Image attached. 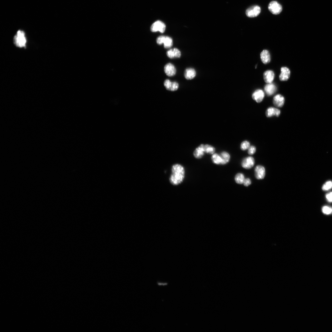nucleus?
<instances>
[{
	"instance_id": "nucleus-1",
	"label": "nucleus",
	"mask_w": 332,
	"mask_h": 332,
	"mask_svg": "<svg viewBox=\"0 0 332 332\" xmlns=\"http://www.w3.org/2000/svg\"><path fill=\"white\" fill-rule=\"evenodd\" d=\"M171 171L169 178L170 183L175 186L181 184L185 177V171L184 167L180 164H175L172 166Z\"/></svg>"
},
{
	"instance_id": "nucleus-2",
	"label": "nucleus",
	"mask_w": 332,
	"mask_h": 332,
	"mask_svg": "<svg viewBox=\"0 0 332 332\" xmlns=\"http://www.w3.org/2000/svg\"><path fill=\"white\" fill-rule=\"evenodd\" d=\"M26 40L24 32L21 30L17 32L14 38V42L17 46L22 47L26 46Z\"/></svg>"
},
{
	"instance_id": "nucleus-3",
	"label": "nucleus",
	"mask_w": 332,
	"mask_h": 332,
	"mask_svg": "<svg viewBox=\"0 0 332 332\" xmlns=\"http://www.w3.org/2000/svg\"><path fill=\"white\" fill-rule=\"evenodd\" d=\"M156 42L159 45L163 43L164 47L166 49L171 47L173 44L172 39L170 37L165 36L158 37L156 39Z\"/></svg>"
},
{
	"instance_id": "nucleus-4",
	"label": "nucleus",
	"mask_w": 332,
	"mask_h": 332,
	"mask_svg": "<svg viewBox=\"0 0 332 332\" xmlns=\"http://www.w3.org/2000/svg\"><path fill=\"white\" fill-rule=\"evenodd\" d=\"M268 9L271 13L275 15L279 14L283 9L282 6L276 1L271 2L268 5Z\"/></svg>"
},
{
	"instance_id": "nucleus-5",
	"label": "nucleus",
	"mask_w": 332,
	"mask_h": 332,
	"mask_svg": "<svg viewBox=\"0 0 332 332\" xmlns=\"http://www.w3.org/2000/svg\"><path fill=\"white\" fill-rule=\"evenodd\" d=\"M261 8L258 5L253 6L247 9L246 11V15L250 18L257 16L261 12Z\"/></svg>"
},
{
	"instance_id": "nucleus-6",
	"label": "nucleus",
	"mask_w": 332,
	"mask_h": 332,
	"mask_svg": "<svg viewBox=\"0 0 332 332\" xmlns=\"http://www.w3.org/2000/svg\"><path fill=\"white\" fill-rule=\"evenodd\" d=\"M165 25L162 22L158 20L153 23L151 26L150 29L152 32L159 31L163 33L165 30Z\"/></svg>"
},
{
	"instance_id": "nucleus-7",
	"label": "nucleus",
	"mask_w": 332,
	"mask_h": 332,
	"mask_svg": "<svg viewBox=\"0 0 332 332\" xmlns=\"http://www.w3.org/2000/svg\"><path fill=\"white\" fill-rule=\"evenodd\" d=\"M255 160L252 156H248L244 158L241 163L242 166L246 169H249L252 168L255 164Z\"/></svg>"
},
{
	"instance_id": "nucleus-8",
	"label": "nucleus",
	"mask_w": 332,
	"mask_h": 332,
	"mask_svg": "<svg viewBox=\"0 0 332 332\" xmlns=\"http://www.w3.org/2000/svg\"><path fill=\"white\" fill-rule=\"evenodd\" d=\"M265 175V170L264 167L262 165L257 166L255 169V176L258 180L263 179Z\"/></svg>"
},
{
	"instance_id": "nucleus-9",
	"label": "nucleus",
	"mask_w": 332,
	"mask_h": 332,
	"mask_svg": "<svg viewBox=\"0 0 332 332\" xmlns=\"http://www.w3.org/2000/svg\"><path fill=\"white\" fill-rule=\"evenodd\" d=\"M164 85L167 90L172 91L176 90L179 87L178 83L171 82L168 79H166L164 81Z\"/></svg>"
},
{
	"instance_id": "nucleus-10",
	"label": "nucleus",
	"mask_w": 332,
	"mask_h": 332,
	"mask_svg": "<svg viewBox=\"0 0 332 332\" xmlns=\"http://www.w3.org/2000/svg\"><path fill=\"white\" fill-rule=\"evenodd\" d=\"M164 71L166 74L168 76L171 77L174 76L176 72V69L174 66L170 63L166 64L164 67Z\"/></svg>"
},
{
	"instance_id": "nucleus-11",
	"label": "nucleus",
	"mask_w": 332,
	"mask_h": 332,
	"mask_svg": "<svg viewBox=\"0 0 332 332\" xmlns=\"http://www.w3.org/2000/svg\"><path fill=\"white\" fill-rule=\"evenodd\" d=\"M252 98L258 103L260 102L263 99L264 93L263 91L260 89L256 90L252 94Z\"/></svg>"
},
{
	"instance_id": "nucleus-12",
	"label": "nucleus",
	"mask_w": 332,
	"mask_h": 332,
	"mask_svg": "<svg viewBox=\"0 0 332 332\" xmlns=\"http://www.w3.org/2000/svg\"><path fill=\"white\" fill-rule=\"evenodd\" d=\"M281 73L279 76V79L281 81H286L289 78L290 75V71L287 67H283L281 68Z\"/></svg>"
},
{
	"instance_id": "nucleus-13",
	"label": "nucleus",
	"mask_w": 332,
	"mask_h": 332,
	"mask_svg": "<svg viewBox=\"0 0 332 332\" xmlns=\"http://www.w3.org/2000/svg\"><path fill=\"white\" fill-rule=\"evenodd\" d=\"M204 153V145L201 144L195 149L193 155L195 158L200 159L203 157Z\"/></svg>"
},
{
	"instance_id": "nucleus-14",
	"label": "nucleus",
	"mask_w": 332,
	"mask_h": 332,
	"mask_svg": "<svg viewBox=\"0 0 332 332\" xmlns=\"http://www.w3.org/2000/svg\"><path fill=\"white\" fill-rule=\"evenodd\" d=\"M284 97L280 94L276 95L273 98V104L277 107H282L284 104Z\"/></svg>"
},
{
	"instance_id": "nucleus-15",
	"label": "nucleus",
	"mask_w": 332,
	"mask_h": 332,
	"mask_svg": "<svg viewBox=\"0 0 332 332\" xmlns=\"http://www.w3.org/2000/svg\"><path fill=\"white\" fill-rule=\"evenodd\" d=\"M263 77L264 80L266 83H271L274 79L275 74L272 71L268 70L264 73Z\"/></svg>"
},
{
	"instance_id": "nucleus-16",
	"label": "nucleus",
	"mask_w": 332,
	"mask_h": 332,
	"mask_svg": "<svg viewBox=\"0 0 332 332\" xmlns=\"http://www.w3.org/2000/svg\"><path fill=\"white\" fill-rule=\"evenodd\" d=\"M264 89L267 95L270 96L275 93L277 89V87L274 84L271 83H268L266 85Z\"/></svg>"
},
{
	"instance_id": "nucleus-17",
	"label": "nucleus",
	"mask_w": 332,
	"mask_h": 332,
	"mask_svg": "<svg viewBox=\"0 0 332 332\" xmlns=\"http://www.w3.org/2000/svg\"><path fill=\"white\" fill-rule=\"evenodd\" d=\"M167 55L170 58H179L181 56V53L178 49L174 48L168 51L167 52Z\"/></svg>"
},
{
	"instance_id": "nucleus-18",
	"label": "nucleus",
	"mask_w": 332,
	"mask_h": 332,
	"mask_svg": "<svg viewBox=\"0 0 332 332\" xmlns=\"http://www.w3.org/2000/svg\"><path fill=\"white\" fill-rule=\"evenodd\" d=\"M196 75V71L193 68H188L185 70L184 73V77L187 80L193 79L195 77Z\"/></svg>"
},
{
	"instance_id": "nucleus-19",
	"label": "nucleus",
	"mask_w": 332,
	"mask_h": 332,
	"mask_svg": "<svg viewBox=\"0 0 332 332\" xmlns=\"http://www.w3.org/2000/svg\"><path fill=\"white\" fill-rule=\"evenodd\" d=\"M280 113V110L277 108L270 107L267 110L266 115L267 117H270L274 116L278 117Z\"/></svg>"
},
{
	"instance_id": "nucleus-20",
	"label": "nucleus",
	"mask_w": 332,
	"mask_h": 332,
	"mask_svg": "<svg viewBox=\"0 0 332 332\" xmlns=\"http://www.w3.org/2000/svg\"><path fill=\"white\" fill-rule=\"evenodd\" d=\"M260 58L264 64L269 63L271 60L270 54L267 50H263L260 53Z\"/></svg>"
},
{
	"instance_id": "nucleus-21",
	"label": "nucleus",
	"mask_w": 332,
	"mask_h": 332,
	"mask_svg": "<svg viewBox=\"0 0 332 332\" xmlns=\"http://www.w3.org/2000/svg\"><path fill=\"white\" fill-rule=\"evenodd\" d=\"M220 155L222 159L221 165H225L228 163L231 158L230 155L225 151L221 152Z\"/></svg>"
},
{
	"instance_id": "nucleus-22",
	"label": "nucleus",
	"mask_w": 332,
	"mask_h": 332,
	"mask_svg": "<svg viewBox=\"0 0 332 332\" xmlns=\"http://www.w3.org/2000/svg\"><path fill=\"white\" fill-rule=\"evenodd\" d=\"M211 159L212 162L214 164L221 165L222 159L220 154L216 153H214L211 157Z\"/></svg>"
},
{
	"instance_id": "nucleus-23",
	"label": "nucleus",
	"mask_w": 332,
	"mask_h": 332,
	"mask_svg": "<svg viewBox=\"0 0 332 332\" xmlns=\"http://www.w3.org/2000/svg\"><path fill=\"white\" fill-rule=\"evenodd\" d=\"M245 179L244 175L241 173H237L235 177V182L239 184H243Z\"/></svg>"
},
{
	"instance_id": "nucleus-24",
	"label": "nucleus",
	"mask_w": 332,
	"mask_h": 332,
	"mask_svg": "<svg viewBox=\"0 0 332 332\" xmlns=\"http://www.w3.org/2000/svg\"><path fill=\"white\" fill-rule=\"evenodd\" d=\"M204 150L205 152L210 154H213L215 151L214 147L209 144L204 145Z\"/></svg>"
},
{
	"instance_id": "nucleus-25",
	"label": "nucleus",
	"mask_w": 332,
	"mask_h": 332,
	"mask_svg": "<svg viewBox=\"0 0 332 332\" xmlns=\"http://www.w3.org/2000/svg\"><path fill=\"white\" fill-rule=\"evenodd\" d=\"M332 188V181H328L326 182L322 186V189L325 191L329 190Z\"/></svg>"
},
{
	"instance_id": "nucleus-26",
	"label": "nucleus",
	"mask_w": 332,
	"mask_h": 332,
	"mask_svg": "<svg viewBox=\"0 0 332 332\" xmlns=\"http://www.w3.org/2000/svg\"><path fill=\"white\" fill-rule=\"evenodd\" d=\"M322 212L326 215H330L332 213V207L325 206L322 208Z\"/></svg>"
},
{
	"instance_id": "nucleus-27",
	"label": "nucleus",
	"mask_w": 332,
	"mask_h": 332,
	"mask_svg": "<svg viewBox=\"0 0 332 332\" xmlns=\"http://www.w3.org/2000/svg\"><path fill=\"white\" fill-rule=\"evenodd\" d=\"M250 146V144L247 141L245 140L241 144L240 148L242 150H245L249 148Z\"/></svg>"
},
{
	"instance_id": "nucleus-28",
	"label": "nucleus",
	"mask_w": 332,
	"mask_h": 332,
	"mask_svg": "<svg viewBox=\"0 0 332 332\" xmlns=\"http://www.w3.org/2000/svg\"><path fill=\"white\" fill-rule=\"evenodd\" d=\"M256 148L254 146H251L248 148V153L250 155H252L256 152Z\"/></svg>"
},
{
	"instance_id": "nucleus-29",
	"label": "nucleus",
	"mask_w": 332,
	"mask_h": 332,
	"mask_svg": "<svg viewBox=\"0 0 332 332\" xmlns=\"http://www.w3.org/2000/svg\"><path fill=\"white\" fill-rule=\"evenodd\" d=\"M326 197L328 202H332V192L326 194Z\"/></svg>"
},
{
	"instance_id": "nucleus-30",
	"label": "nucleus",
	"mask_w": 332,
	"mask_h": 332,
	"mask_svg": "<svg viewBox=\"0 0 332 332\" xmlns=\"http://www.w3.org/2000/svg\"><path fill=\"white\" fill-rule=\"evenodd\" d=\"M243 184L245 186H248L251 184V181L249 178L245 179L243 182Z\"/></svg>"
}]
</instances>
